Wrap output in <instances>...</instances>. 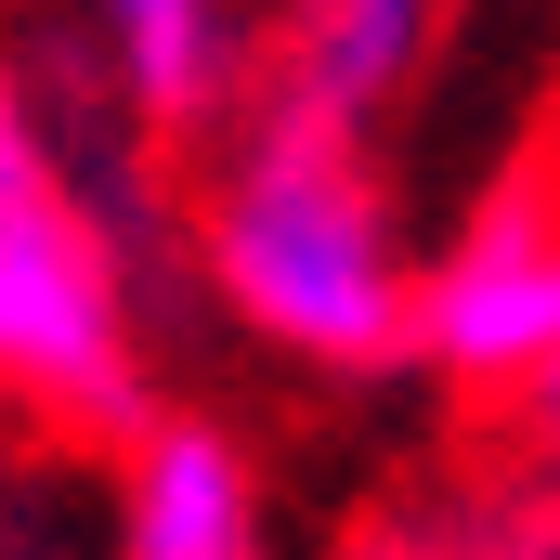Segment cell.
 <instances>
[{"instance_id":"5","label":"cell","mask_w":560,"mask_h":560,"mask_svg":"<svg viewBox=\"0 0 560 560\" xmlns=\"http://www.w3.org/2000/svg\"><path fill=\"white\" fill-rule=\"evenodd\" d=\"M430 26H443V0H300V13H287L275 105H313V118H339V131L392 118V92L430 66Z\"/></svg>"},{"instance_id":"4","label":"cell","mask_w":560,"mask_h":560,"mask_svg":"<svg viewBox=\"0 0 560 560\" xmlns=\"http://www.w3.org/2000/svg\"><path fill=\"white\" fill-rule=\"evenodd\" d=\"M118 548L131 560H248L261 548V469L209 418H143L118 469Z\"/></svg>"},{"instance_id":"2","label":"cell","mask_w":560,"mask_h":560,"mask_svg":"<svg viewBox=\"0 0 560 560\" xmlns=\"http://www.w3.org/2000/svg\"><path fill=\"white\" fill-rule=\"evenodd\" d=\"M0 392L52 418H131V287L66 183L0 209Z\"/></svg>"},{"instance_id":"8","label":"cell","mask_w":560,"mask_h":560,"mask_svg":"<svg viewBox=\"0 0 560 560\" xmlns=\"http://www.w3.org/2000/svg\"><path fill=\"white\" fill-rule=\"evenodd\" d=\"M522 418H535V469H548V495H560V352L522 378Z\"/></svg>"},{"instance_id":"1","label":"cell","mask_w":560,"mask_h":560,"mask_svg":"<svg viewBox=\"0 0 560 560\" xmlns=\"http://www.w3.org/2000/svg\"><path fill=\"white\" fill-rule=\"evenodd\" d=\"M209 275L300 365H339V378L405 365L418 275H405L392 196L365 170V131H339L313 105H275L235 143V170L209 183Z\"/></svg>"},{"instance_id":"3","label":"cell","mask_w":560,"mask_h":560,"mask_svg":"<svg viewBox=\"0 0 560 560\" xmlns=\"http://www.w3.org/2000/svg\"><path fill=\"white\" fill-rule=\"evenodd\" d=\"M405 352L456 392H522L560 352V196L548 183H509L443 248V275L405 300Z\"/></svg>"},{"instance_id":"6","label":"cell","mask_w":560,"mask_h":560,"mask_svg":"<svg viewBox=\"0 0 560 560\" xmlns=\"http://www.w3.org/2000/svg\"><path fill=\"white\" fill-rule=\"evenodd\" d=\"M79 13L143 131H209L235 105V0H79Z\"/></svg>"},{"instance_id":"7","label":"cell","mask_w":560,"mask_h":560,"mask_svg":"<svg viewBox=\"0 0 560 560\" xmlns=\"http://www.w3.org/2000/svg\"><path fill=\"white\" fill-rule=\"evenodd\" d=\"M26 196H52V156H39V118H26V92L0 66V209H26Z\"/></svg>"}]
</instances>
